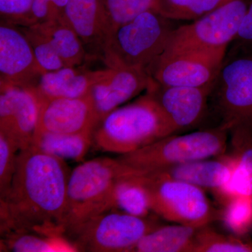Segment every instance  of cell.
Returning a JSON list of instances; mask_svg holds the SVG:
<instances>
[{
  "mask_svg": "<svg viewBox=\"0 0 252 252\" xmlns=\"http://www.w3.org/2000/svg\"><path fill=\"white\" fill-rule=\"evenodd\" d=\"M159 225L149 216L111 210L89 219L67 237L77 252H131L144 235Z\"/></svg>",
  "mask_w": 252,
  "mask_h": 252,
  "instance_id": "ba28073f",
  "label": "cell"
},
{
  "mask_svg": "<svg viewBox=\"0 0 252 252\" xmlns=\"http://www.w3.org/2000/svg\"><path fill=\"white\" fill-rule=\"evenodd\" d=\"M230 152L236 160L233 181L240 195L252 198V126L239 125L229 131Z\"/></svg>",
  "mask_w": 252,
  "mask_h": 252,
  "instance_id": "44dd1931",
  "label": "cell"
},
{
  "mask_svg": "<svg viewBox=\"0 0 252 252\" xmlns=\"http://www.w3.org/2000/svg\"><path fill=\"white\" fill-rule=\"evenodd\" d=\"M157 1L158 0H102L108 37L119 26L132 21L145 11L155 9Z\"/></svg>",
  "mask_w": 252,
  "mask_h": 252,
  "instance_id": "4316f807",
  "label": "cell"
},
{
  "mask_svg": "<svg viewBox=\"0 0 252 252\" xmlns=\"http://www.w3.org/2000/svg\"><path fill=\"white\" fill-rule=\"evenodd\" d=\"M5 243L15 252H77L63 237L44 236L30 232L6 235Z\"/></svg>",
  "mask_w": 252,
  "mask_h": 252,
  "instance_id": "484cf974",
  "label": "cell"
},
{
  "mask_svg": "<svg viewBox=\"0 0 252 252\" xmlns=\"http://www.w3.org/2000/svg\"><path fill=\"white\" fill-rule=\"evenodd\" d=\"M212 86H164L153 80L146 91L159 106L173 133L193 128L206 116Z\"/></svg>",
  "mask_w": 252,
  "mask_h": 252,
  "instance_id": "7c38bea8",
  "label": "cell"
},
{
  "mask_svg": "<svg viewBox=\"0 0 252 252\" xmlns=\"http://www.w3.org/2000/svg\"><path fill=\"white\" fill-rule=\"evenodd\" d=\"M110 208L133 216H149L152 211L148 195L137 175H126L117 180L111 195Z\"/></svg>",
  "mask_w": 252,
  "mask_h": 252,
  "instance_id": "603a6c76",
  "label": "cell"
},
{
  "mask_svg": "<svg viewBox=\"0 0 252 252\" xmlns=\"http://www.w3.org/2000/svg\"><path fill=\"white\" fill-rule=\"evenodd\" d=\"M104 73V69L91 70L86 65L64 67L44 72L34 88L39 96L45 98L85 97Z\"/></svg>",
  "mask_w": 252,
  "mask_h": 252,
  "instance_id": "ac0fdd59",
  "label": "cell"
},
{
  "mask_svg": "<svg viewBox=\"0 0 252 252\" xmlns=\"http://www.w3.org/2000/svg\"><path fill=\"white\" fill-rule=\"evenodd\" d=\"M128 175L127 167L111 158H97L76 167L68 180L64 234L67 236L89 219L111 211L114 185L119 178Z\"/></svg>",
  "mask_w": 252,
  "mask_h": 252,
  "instance_id": "5b68a950",
  "label": "cell"
},
{
  "mask_svg": "<svg viewBox=\"0 0 252 252\" xmlns=\"http://www.w3.org/2000/svg\"><path fill=\"white\" fill-rule=\"evenodd\" d=\"M39 108L40 100L34 87L0 84V132L19 151L32 145Z\"/></svg>",
  "mask_w": 252,
  "mask_h": 252,
  "instance_id": "8fae6325",
  "label": "cell"
},
{
  "mask_svg": "<svg viewBox=\"0 0 252 252\" xmlns=\"http://www.w3.org/2000/svg\"><path fill=\"white\" fill-rule=\"evenodd\" d=\"M235 168V158L230 153H225L217 157L163 167L146 174L182 181L212 192L232 180Z\"/></svg>",
  "mask_w": 252,
  "mask_h": 252,
  "instance_id": "2e32d148",
  "label": "cell"
},
{
  "mask_svg": "<svg viewBox=\"0 0 252 252\" xmlns=\"http://www.w3.org/2000/svg\"><path fill=\"white\" fill-rule=\"evenodd\" d=\"M94 132L75 134L41 132L35 134L32 146L63 160H82L93 143Z\"/></svg>",
  "mask_w": 252,
  "mask_h": 252,
  "instance_id": "7402d4cb",
  "label": "cell"
},
{
  "mask_svg": "<svg viewBox=\"0 0 252 252\" xmlns=\"http://www.w3.org/2000/svg\"><path fill=\"white\" fill-rule=\"evenodd\" d=\"M67 2L68 0H33L34 24L62 16Z\"/></svg>",
  "mask_w": 252,
  "mask_h": 252,
  "instance_id": "1f68e13d",
  "label": "cell"
},
{
  "mask_svg": "<svg viewBox=\"0 0 252 252\" xmlns=\"http://www.w3.org/2000/svg\"><path fill=\"white\" fill-rule=\"evenodd\" d=\"M172 134L161 109L146 93L102 119L94 129L93 143L102 152L124 155Z\"/></svg>",
  "mask_w": 252,
  "mask_h": 252,
  "instance_id": "7a4b0ae2",
  "label": "cell"
},
{
  "mask_svg": "<svg viewBox=\"0 0 252 252\" xmlns=\"http://www.w3.org/2000/svg\"><path fill=\"white\" fill-rule=\"evenodd\" d=\"M19 28L31 43L36 61L43 72H52L66 67L59 53L32 26Z\"/></svg>",
  "mask_w": 252,
  "mask_h": 252,
  "instance_id": "f1b7e54d",
  "label": "cell"
},
{
  "mask_svg": "<svg viewBox=\"0 0 252 252\" xmlns=\"http://www.w3.org/2000/svg\"><path fill=\"white\" fill-rule=\"evenodd\" d=\"M220 211V220L227 229L233 234L248 236L252 230V198L239 194Z\"/></svg>",
  "mask_w": 252,
  "mask_h": 252,
  "instance_id": "83f0119b",
  "label": "cell"
},
{
  "mask_svg": "<svg viewBox=\"0 0 252 252\" xmlns=\"http://www.w3.org/2000/svg\"><path fill=\"white\" fill-rule=\"evenodd\" d=\"M136 175L147 190L152 211L164 220L197 228L220 220V210L203 189L151 174Z\"/></svg>",
  "mask_w": 252,
  "mask_h": 252,
  "instance_id": "8992f818",
  "label": "cell"
},
{
  "mask_svg": "<svg viewBox=\"0 0 252 252\" xmlns=\"http://www.w3.org/2000/svg\"><path fill=\"white\" fill-rule=\"evenodd\" d=\"M229 131L220 124L185 135L172 134L117 158L132 174L142 175L184 162L217 157L227 153Z\"/></svg>",
  "mask_w": 252,
  "mask_h": 252,
  "instance_id": "277c9868",
  "label": "cell"
},
{
  "mask_svg": "<svg viewBox=\"0 0 252 252\" xmlns=\"http://www.w3.org/2000/svg\"><path fill=\"white\" fill-rule=\"evenodd\" d=\"M198 229L179 223L159 225L144 235L131 252H193Z\"/></svg>",
  "mask_w": 252,
  "mask_h": 252,
  "instance_id": "ffe728a7",
  "label": "cell"
},
{
  "mask_svg": "<svg viewBox=\"0 0 252 252\" xmlns=\"http://www.w3.org/2000/svg\"><path fill=\"white\" fill-rule=\"evenodd\" d=\"M32 5L33 0H0L1 22L18 27L32 26Z\"/></svg>",
  "mask_w": 252,
  "mask_h": 252,
  "instance_id": "4dcf8cb0",
  "label": "cell"
},
{
  "mask_svg": "<svg viewBox=\"0 0 252 252\" xmlns=\"http://www.w3.org/2000/svg\"><path fill=\"white\" fill-rule=\"evenodd\" d=\"M39 97L40 108L36 133L94 132L98 125L99 117L90 94L78 98Z\"/></svg>",
  "mask_w": 252,
  "mask_h": 252,
  "instance_id": "5bb4252c",
  "label": "cell"
},
{
  "mask_svg": "<svg viewBox=\"0 0 252 252\" xmlns=\"http://www.w3.org/2000/svg\"><path fill=\"white\" fill-rule=\"evenodd\" d=\"M228 51L252 53V0Z\"/></svg>",
  "mask_w": 252,
  "mask_h": 252,
  "instance_id": "d6a6232c",
  "label": "cell"
},
{
  "mask_svg": "<svg viewBox=\"0 0 252 252\" xmlns=\"http://www.w3.org/2000/svg\"><path fill=\"white\" fill-rule=\"evenodd\" d=\"M227 49L190 50L164 52L147 72L164 86L205 87L212 86Z\"/></svg>",
  "mask_w": 252,
  "mask_h": 252,
  "instance_id": "30bf717a",
  "label": "cell"
},
{
  "mask_svg": "<svg viewBox=\"0 0 252 252\" xmlns=\"http://www.w3.org/2000/svg\"><path fill=\"white\" fill-rule=\"evenodd\" d=\"M193 252H252V240L248 236L223 234L209 225L197 232Z\"/></svg>",
  "mask_w": 252,
  "mask_h": 252,
  "instance_id": "d4e9b609",
  "label": "cell"
},
{
  "mask_svg": "<svg viewBox=\"0 0 252 252\" xmlns=\"http://www.w3.org/2000/svg\"><path fill=\"white\" fill-rule=\"evenodd\" d=\"M234 0H158L156 10L173 21H195Z\"/></svg>",
  "mask_w": 252,
  "mask_h": 252,
  "instance_id": "cb8c5ba5",
  "label": "cell"
},
{
  "mask_svg": "<svg viewBox=\"0 0 252 252\" xmlns=\"http://www.w3.org/2000/svg\"><path fill=\"white\" fill-rule=\"evenodd\" d=\"M152 81L143 69L107 67L90 93L99 122L122 104L147 91Z\"/></svg>",
  "mask_w": 252,
  "mask_h": 252,
  "instance_id": "9a60e30c",
  "label": "cell"
},
{
  "mask_svg": "<svg viewBox=\"0 0 252 252\" xmlns=\"http://www.w3.org/2000/svg\"><path fill=\"white\" fill-rule=\"evenodd\" d=\"M174 21L156 9L142 13L109 35L101 61L108 68H135L147 72L163 54L172 32L178 27Z\"/></svg>",
  "mask_w": 252,
  "mask_h": 252,
  "instance_id": "3957f363",
  "label": "cell"
},
{
  "mask_svg": "<svg viewBox=\"0 0 252 252\" xmlns=\"http://www.w3.org/2000/svg\"><path fill=\"white\" fill-rule=\"evenodd\" d=\"M64 16L80 38L91 61L101 60L108 37L102 0H68Z\"/></svg>",
  "mask_w": 252,
  "mask_h": 252,
  "instance_id": "e0dca14e",
  "label": "cell"
},
{
  "mask_svg": "<svg viewBox=\"0 0 252 252\" xmlns=\"http://www.w3.org/2000/svg\"><path fill=\"white\" fill-rule=\"evenodd\" d=\"M32 26L59 53L66 67H79L91 62L84 44L64 18V14Z\"/></svg>",
  "mask_w": 252,
  "mask_h": 252,
  "instance_id": "d6986e66",
  "label": "cell"
},
{
  "mask_svg": "<svg viewBox=\"0 0 252 252\" xmlns=\"http://www.w3.org/2000/svg\"><path fill=\"white\" fill-rule=\"evenodd\" d=\"M210 102L229 129L239 125L252 126V53L230 52L225 55L212 84Z\"/></svg>",
  "mask_w": 252,
  "mask_h": 252,
  "instance_id": "52a82bcc",
  "label": "cell"
},
{
  "mask_svg": "<svg viewBox=\"0 0 252 252\" xmlns=\"http://www.w3.org/2000/svg\"><path fill=\"white\" fill-rule=\"evenodd\" d=\"M31 43L18 26L0 25V84L34 87L44 74Z\"/></svg>",
  "mask_w": 252,
  "mask_h": 252,
  "instance_id": "4fadbf2b",
  "label": "cell"
},
{
  "mask_svg": "<svg viewBox=\"0 0 252 252\" xmlns=\"http://www.w3.org/2000/svg\"><path fill=\"white\" fill-rule=\"evenodd\" d=\"M250 1L234 0L172 32L164 52L228 49L235 39Z\"/></svg>",
  "mask_w": 252,
  "mask_h": 252,
  "instance_id": "9c48e42d",
  "label": "cell"
},
{
  "mask_svg": "<svg viewBox=\"0 0 252 252\" xmlns=\"http://www.w3.org/2000/svg\"><path fill=\"white\" fill-rule=\"evenodd\" d=\"M69 175L63 159L32 145L19 151L11 188L0 200L1 233L63 237Z\"/></svg>",
  "mask_w": 252,
  "mask_h": 252,
  "instance_id": "6da1fadb",
  "label": "cell"
},
{
  "mask_svg": "<svg viewBox=\"0 0 252 252\" xmlns=\"http://www.w3.org/2000/svg\"><path fill=\"white\" fill-rule=\"evenodd\" d=\"M17 146L0 132V200L7 195L16 172Z\"/></svg>",
  "mask_w": 252,
  "mask_h": 252,
  "instance_id": "f546056e",
  "label": "cell"
}]
</instances>
